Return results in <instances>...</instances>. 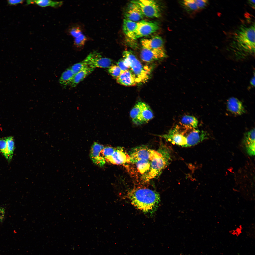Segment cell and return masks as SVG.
<instances>
[{
  "label": "cell",
  "instance_id": "4dcf8cb0",
  "mask_svg": "<svg viewBox=\"0 0 255 255\" xmlns=\"http://www.w3.org/2000/svg\"><path fill=\"white\" fill-rule=\"evenodd\" d=\"M115 148L111 147H104L102 150L101 153L103 158L106 162V160L112 154Z\"/></svg>",
  "mask_w": 255,
  "mask_h": 255
},
{
  "label": "cell",
  "instance_id": "3957f363",
  "mask_svg": "<svg viewBox=\"0 0 255 255\" xmlns=\"http://www.w3.org/2000/svg\"><path fill=\"white\" fill-rule=\"evenodd\" d=\"M123 56L125 65L135 76L137 83H144L147 81L150 74L149 69L144 66L130 51H124Z\"/></svg>",
  "mask_w": 255,
  "mask_h": 255
},
{
  "label": "cell",
  "instance_id": "cb8c5ba5",
  "mask_svg": "<svg viewBox=\"0 0 255 255\" xmlns=\"http://www.w3.org/2000/svg\"><path fill=\"white\" fill-rule=\"evenodd\" d=\"M26 2L28 4L34 3L42 7L50 6L57 8L60 7L63 4L62 1L47 0H28Z\"/></svg>",
  "mask_w": 255,
  "mask_h": 255
},
{
  "label": "cell",
  "instance_id": "44dd1931",
  "mask_svg": "<svg viewBox=\"0 0 255 255\" xmlns=\"http://www.w3.org/2000/svg\"><path fill=\"white\" fill-rule=\"evenodd\" d=\"M179 123L183 127L187 129H196L198 123L197 119L194 116L185 115L181 118Z\"/></svg>",
  "mask_w": 255,
  "mask_h": 255
},
{
  "label": "cell",
  "instance_id": "6da1fadb",
  "mask_svg": "<svg viewBox=\"0 0 255 255\" xmlns=\"http://www.w3.org/2000/svg\"><path fill=\"white\" fill-rule=\"evenodd\" d=\"M128 195L132 204L145 212L155 211L160 201L159 194L148 188H134L129 192Z\"/></svg>",
  "mask_w": 255,
  "mask_h": 255
},
{
  "label": "cell",
  "instance_id": "8fae6325",
  "mask_svg": "<svg viewBox=\"0 0 255 255\" xmlns=\"http://www.w3.org/2000/svg\"><path fill=\"white\" fill-rule=\"evenodd\" d=\"M140 57L143 61L149 63L166 57L165 49H149L142 47Z\"/></svg>",
  "mask_w": 255,
  "mask_h": 255
},
{
  "label": "cell",
  "instance_id": "4316f807",
  "mask_svg": "<svg viewBox=\"0 0 255 255\" xmlns=\"http://www.w3.org/2000/svg\"><path fill=\"white\" fill-rule=\"evenodd\" d=\"M7 147L6 154L5 157L8 161L12 159L15 148V144L13 137L12 136L6 137Z\"/></svg>",
  "mask_w": 255,
  "mask_h": 255
},
{
  "label": "cell",
  "instance_id": "e0dca14e",
  "mask_svg": "<svg viewBox=\"0 0 255 255\" xmlns=\"http://www.w3.org/2000/svg\"><path fill=\"white\" fill-rule=\"evenodd\" d=\"M227 107L229 111L236 115H241L246 111L242 102L235 97H231L228 99Z\"/></svg>",
  "mask_w": 255,
  "mask_h": 255
},
{
  "label": "cell",
  "instance_id": "f546056e",
  "mask_svg": "<svg viewBox=\"0 0 255 255\" xmlns=\"http://www.w3.org/2000/svg\"><path fill=\"white\" fill-rule=\"evenodd\" d=\"M108 72L112 76L116 79L120 74L121 70L117 65H114L109 68Z\"/></svg>",
  "mask_w": 255,
  "mask_h": 255
},
{
  "label": "cell",
  "instance_id": "7a4b0ae2",
  "mask_svg": "<svg viewBox=\"0 0 255 255\" xmlns=\"http://www.w3.org/2000/svg\"><path fill=\"white\" fill-rule=\"evenodd\" d=\"M150 169L142 179L145 181L159 176L172 160L171 152L170 148L161 142L157 150L152 149L150 158Z\"/></svg>",
  "mask_w": 255,
  "mask_h": 255
},
{
  "label": "cell",
  "instance_id": "52a82bcc",
  "mask_svg": "<svg viewBox=\"0 0 255 255\" xmlns=\"http://www.w3.org/2000/svg\"><path fill=\"white\" fill-rule=\"evenodd\" d=\"M183 129L181 130L180 127L177 126L171 129L168 133L157 136L174 144L186 147L187 140L185 130Z\"/></svg>",
  "mask_w": 255,
  "mask_h": 255
},
{
  "label": "cell",
  "instance_id": "e575fe53",
  "mask_svg": "<svg viewBox=\"0 0 255 255\" xmlns=\"http://www.w3.org/2000/svg\"><path fill=\"white\" fill-rule=\"evenodd\" d=\"M117 65L119 67L121 71H124L128 70V68L125 64L123 59L120 60L117 63Z\"/></svg>",
  "mask_w": 255,
  "mask_h": 255
},
{
  "label": "cell",
  "instance_id": "8d00e7d4",
  "mask_svg": "<svg viewBox=\"0 0 255 255\" xmlns=\"http://www.w3.org/2000/svg\"><path fill=\"white\" fill-rule=\"evenodd\" d=\"M5 214V210L3 208L0 207V222L3 219Z\"/></svg>",
  "mask_w": 255,
  "mask_h": 255
},
{
  "label": "cell",
  "instance_id": "d6986e66",
  "mask_svg": "<svg viewBox=\"0 0 255 255\" xmlns=\"http://www.w3.org/2000/svg\"><path fill=\"white\" fill-rule=\"evenodd\" d=\"M116 79L118 83L126 86H134L137 84L135 77L128 70L121 71L119 76Z\"/></svg>",
  "mask_w": 255,
  "mask_h": 255
},
{
  "label": "cell",
  "instance_id": "484cf974",
  "mask_svg": "<svg viewBox=\"0 0 255 255\" xmlns=\"http://www.w3.org/2000/svg\"><path fill=\"white\" fill-rule=\"evenodd\" d=\"M134 164L135 165L138 172L142 175V178L147 173L150 169V161L141 160Z\"/></svg>",
  "mask_w": 255,
  "mask_h": 255
},
{
  "label": "cell",
  "instance_id": "9c48e42d",
  "mask_svg": "<svg viewBox=\"0 0 255 255\" xmlns=\"http://www.w3.org/2000/svg\"><path fill=\"white\" fill-rule=\"evenodd\" d=\"M152 150L145 145L132 148L128 153L130 158V163L134 164L141 160H150Z\"/></svg>",
  "mask_w": 255,
  "mask_h": 255
},
{
  "label": "cell",
  "instance_id": "d6a6232c",
  "mask_svg": "<svg viewBox=\"0 0 255 255\" xmlns=\"http://www.w3.org/2000/svg\"><path fill=\"white\" fill-rule=\"evenodd\" d=\"M7 142L6 137L0 139V152L5 157L6 154Z\"/></svg>",
  "mask_w": 255,
  "mask_h": 255
},
{
  "label": "cell",
  "instance_id": "ac0fdd59",
  "mask_svg": "<svg viewBox=\"0 0 255 255\" xmlns=\"http://www.w3.org/2000/svg\"><path fill=\"white\" fill-rule=\"evenodd\" d=\"M243 144L246 152L249 155H255V129L254 128L246 132L245 134Z\"/></svg>",
  "mask_w": 255,
  "mask_h": 255
},
{
  "label": "cell",
  "instance_id": "f1b7e54d",
  "mask_svg": "<svg viewBox=\"0 0 255 255\" xmlns=\"http://www.w3.org/2000/svg\"><path fill=\"white\" fill-rule=\"evenodd\" d=\"M87 62L85 59L81 62L74 64L70 68L75 75L85 68L88 67Z\"/></svg>",
  "mask_w": 255,
  "mask_h": 255
},
{
  "label": "cell",
  "instance_id": "30bf717a",
  "mask_svg": "<svg viewBox=\"0 0 255 255\" xmlns=\"http://www.w3.org/2000/svg\"><path fill=\"white\" fill-rule=\"evenodd\" d=\"M86 58L88 66L94 69L96 68H109L112 64L111 59L102 57L99 53L95 51L89 54Z\"/></svg>",
  "mask_w": 255,
  "mask_h": 255
},
{
  "label": "cell",
  "instance_id": "ba28073f",
  "mask_svg": "<svg viewBox=\"0 0 255 255\" xmlns=\"http://www.w3.org/2000/svg\"><path fill=\"white\" fill-rule=\"evenodd\" d=\"M159 28L157 22L141 20L137 22L135 34V39L149 35L157 31Z\"/></svg>",
  "mask_w": 255,
  "mask_h": 255
},
{
  "label": "cell",
  "instance_id": "83f0119b",
  "mask_svg": "<svg viewBox=\"0 0 255 255\" xmlns=\"http://www.w3.org/2000/svg\"><path fill=\"white\" fill-rule=\"evenodd\" d=\"M90 40V38L88 36L84 33L74 38L73 46L76 50H81L83 48L86 42Z\"/></svg>",
  "mask_w": 255,
  "mask_h": 255
},
{
  "label": "cell",
  "instance_id": "603a6c76",
  "mask_svg": "<svg viewBox=\"0 0 255 255\" xmlns=\"http://www.w3.org/2000/svg\"><path fill=\"white\" fill-rule=\"evenodd\" d=\"M85 31L84 25L81 22H78L73 23L68 27L67 30L68 34L74 38L84 34Z\"/></svg>",
  "mask_w": 255,
  "mask_h": 255
},
{
  "label": "cell",
  "instance_id": "74e56055",
  "mask_svg": "<svg viewBox=\"0 0 255 255\" xmlns=\"http://www.w3.org/2000/svg\"><path fill=\"white\" fill-rule=\"evenodd\" d=\"M255 0H249L248 1V2L251 7L254 8L255 7Z\"/></svg>",
  "mask_w": 255,
  "mask_h": 255
},
{
  "label": "cell",
  "instance_id": "836d02e7",
  "mask_svg": "<svg viewBox=\"0 0 255 255\" xmlns=\"http://www.w3.org/2000/svg\"><path fill=\"white\" fill-rule=\"evenodd\" d=\"M199 9L204 8L206 5L208 0H194Z\"/></svg>",
  "mask_w": 255,
  "mask_h": 255
},
{
  "label": "cell",
  "instance_id": "f35d334b",
  "mask_svg": "<svg viewBox=\"0 0 255 255\" xmlns=\"http://www.w3.org/2000/svg\"><path fill=\"white\" fill-rule=\"evenodd\" d=\"M255 75L251 80L250 81V84L252 86L254 87L255 86Z\"/></svg>",
  "mask_w": 255,
  "mask_h": 255
},
{
  "label": "cell",
  "instance_id": "ffe728a7",
  "mask_svg": "<svg viewBox=\"0 0 255 255\" xmlns=\"http://www.w3.org/2000/svg\"><path fill=\"white\" fill-rule=\"evenodd\" d=\"M123 24V30L125 35L129 38L135 40V34L137 22L124 19Z\"/></svg>",
  "mask_w": 255,
  "mask_h": 255
},
{
  "label": "cell",
  "instance_id": "d590c367",
  "mask_svg": "<svg viewBox=\"0 0 255 255\" xmlns=\"http://www.w3.org/2000/svg\"><path fill=\"white\" fill-rule=\"evenodd\" d=\"M23 0H9L8 1V3L10 5H14L22 3H23Z\"/></svg>",
  "mask_w": 255,
  "mask_h": 255
},
{
  "label": "cell",
  "instance_id": "7c38bea8",
  "mask_svg": "<svg viewBox=\"0 0 255 255\" xmlns=\"http://www.w3.org/2000/svg\"><path fill=\"white\" fill-rule=\"evenodd\" d=\"M187 132L186 134L187 144L186 147L197 144L208 138V133L203 130L192 129H191L187 133Z\"/></svg>",
  "mask_w": 255,
  "mask_h": 255
},
{
  "label": "cell",
  "instance_id": "277c9868",
  "mask_svg": "<svg viewBox=\"0 0 255 255\" xmlns=\"http://www.w3.org/2000/svg\"><path fill=\"white\" fill-rule=\"evenodd\" d=\"M130 115L134 123L138 125L147 122L153 117V112L150 106L142 102L135 104L130 111Z\"/></svg>",
  "mask_w": 255,
  "mask_h": 255
},
{
  "label": "cell",
  "instance_id": "4fadbf2b",
  "mask_svg": "<svg viewBox=\"0 0 255 255\" xmlns=\"http://www.w3.org/2000/svg\"><path fill=\"white\" fill-rule=\"evenodd\" d=\"M106 162L118 165L131 163L130 158L128 153L120 147L115 148L112 154L106 160Z\"/></svg>",
  "mask_w": 255,
  "mask_h": 255
},
{
  "label": "cell",
  "instance_id": "8992f818",
  "mask_svg": "<svg viewBox=\"0 0 255 255\" xmlns=\"http://www.w3.org/2000/svg\"><path fill=\"white\" fill-rule=\"evenodd\" d=\"M131 1L137 4L144 16L151 18H158L161 15V10L158 4L152 0H136Z\"/></svg>",
  "mask_w": 255,
  "mask_h": 255
},
{
  "label": "cell",
  "instance_id": "2e32d148",
  "mask_svg": "<svg viewBox=\"0 0 255 255\" xmlns=\"http://www.w3.org/2000/svg\"><path fill=\"white\" fill-rule=\"evenodd\" d=\"M142 47L149 49H164V43L162 38L156 35L149 38L142 39L140 41Z\"/></svg>",
  "mask_w": 255,
  "mask_h": 255
},
{
  "label": "cell",
  "instance_id": "1f68e13d",
  "mask_svg": "<svg viewBox=\"0 0 255 255\" xmlns=\"http://www.w3.org/2000/svg\"><path fill=\"white\" fill-rule=\"evenodd\" d=\"M184 5L191 10H196L199 9L194 0H186L183 1Z\"/></svg>",
  "mask_w": 255,
  "mask_h": 255
},
{
  "label": "cell",
  "instance_id": "7402d4cb",
  "mask_svg": "<svg viewBox=\"0 0 255 255\" xmlns=\"http://www.w3.org/2000/svg\"><path fill=\"white\" fill-rule=\"evenodd\" d=\"M94 69L88 66L78 72L75 75L70 85L72 87H75Z\"/></svg>",
  "mask_w": 255,
  "mask_h": 255
},
{
  "label": "cell",
  "instance_id": "5bb4252c",
  "mask_svg": "<svg viewBox=\"0 0 255 255\" xmlns=\"http://www.w3.org/2000/svg\"><path fill=\"white\" fill-rule=\"evenodd\" d=\"M102 145L95 142L92 145L90 150V157L93 162L98 166H104L106 161L103 157L101 153L104 147Z\"/></svg>",
  "mask_w": 255,
  "mask_h": 255
},
{
  "label": "cell",
  "instance_id": "5b68a950",
  "mask_svg": "<svg viewBox=\"0 0 255 255\" xmlns=\"http://www.w3.org/2000/svg\"><path fill=\"white\" fill-rule=\"evenodd\" d=\"M255 25L242 28L236 35L238 44L243 50L249 53L255 51Z\"/></svg>",
  "mask_w": 255,
  "mask_h": 255
},
{
  "label": "cell",
  "instance_id": "9a60e30c",
  "mask_svg": "<svg viewBox=\"0 0 255 255\" xmlns=\"http://www.w3.org/2000/svg\"><path fill=\"white\" fill-rule=\"evenodd\" d=\"M144 16L139 6L131 1L125 12V19L136 22L139 21Z\"/></svg>",
  "mask_w": 255,
  "mask_h": 255
},
{
  "label": "cell",
  "instance_id": "d4e9b609",
  "mask_svg": "<svg viewBox=\"0 0 255 255\" xmlns=\"http://www.w3.org/2000/svg\"><path fill=\"white\" fill-rule=\"evenodd\" d=\"M74 75L70 68L68 69L62 74L59 79L60 83L65 87L70 85Z\"/></svg>",
  "mask_w": 255,
  "mask_h": 255
}]
</instances>
